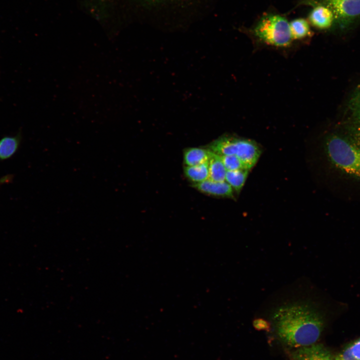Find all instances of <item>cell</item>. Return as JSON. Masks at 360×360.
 Listing matches in <instances>:
<instances>
[{
	"mask_svg": "<svg viewBox=\"0 0 360 360\" xmlns=\"http://www.w3.org/2000/svg\"><path fill=\"white\" fill-rule=\"evenodd\" d=\"M145 20L186 22L198 20L212 8L214 0H133Z\"/></svg>",
	"mask_w": 360,
	"mask_h": 360,
	"instance_id": "3957f363",
	"label": "cell"
},
{
	"mask_svg": "<svg viewBox=\"0 0 360 360\" xmlns=\"http://www.w3.org/2000/svg\"><path fill=\"white\" fill-rule=\"evenodd\" d=\"M220 156L226 170H248L242 162L235 156L224 155Z\"/></svg>",
	"mask_w": 360,
	"mask_h": 360,
	"instance_id": "ac0fdd59",
	"label": "cell"
},
{
	"mask_svg": "<svg viewBox=\"0 0 360 360\" xmlns=\"http://www.w3.org/2000/svg\"><path fill=\"white\" fill-rule=\"evenodd\" d=\"M324 303L296 298L277 306L272 314L276 334L284 344L300 348L316 344L323 331L326 310Z\"/></svg>",
	"mask_w": 360,
	"mask_h": 360,
	"instance_id": "6da1fadb",
	"label": "cell"
},
{
	"mask_svg": "<svg viewBox=\"0 0 360 360\" xmlns=\"http://www.w3.org/2000/svg\"><path fill=\"white\" fill-rule=\"evenodd\" d=\"M208 148L210 151L220 156H237L249 170L256 164L262 152L260 148L254 141L231 136H223L216 139Z\"/></svg>",
	"mask_w": 360,
	"mask_h": 360,
	"instance_id": "5b68a950",
	"label": "cell"
},
{
	"mask_svg": "<svg viewBox=\"0 0 360 360\" xmlns=\"http://www.w3.org/2000/svg\"><path fill=\"white\" fill-rule=\"evenodd\" d=\"M254 35L264 43L277 47H286L293 40L290 22L284 16L266 14L258 21L253 28Z\"/></svg>",
	"mask_w": 360,
	"mask_h": 360,
	"instance_id": "277c9868",
	"label": "cell"
},
{
	"mask_svg": "<svg viewBox=\"0 0 360 360\" xmlns=\"http://www.w3.org/2000/svg\"><path fill=\"white\" fill-rule=\"evenodd\" d=\"M348 108V120L345 124L360 128V88L352 95Z\"/></svg>",
	"mask_w": 360,
	"mask_h": 360,
	"instance_id": "7c38bea8",
	"label": "cell"
},
{
	"mask_svg": "<svg viewBox=\"0 0 360 360\" xmlns=\"http://www.w3.org/2000/svg\"><path fill=\"white\" fill-rule=\"evenodd\" d=\"M249 171L247 169L226 170L225 180L234 190L239 192L244 186Z\"/></svg>",
	"mask_w": 360,
	"mask_h": 360,
	"instance_id": "9a60e30c",
	"label": "cell"
},
{
	"mask_svg": "<svg viewBox=\"0 0 360 360\" xmlns=\"http://www.w3.org/2000/svg\"><path fill=\"white\" fill-rule=\"evenodd\" d=\"M212 154L209 149L190 148L185 150L184 161L186 166H194L208 162Z\"/></svg>",
	"mask_w": 360,
	"mask_h": 360,
	"instance_id": "30bf717a",
	"label": "cell"
},
{
	"mask_svg": "<svg viewBox=\"0 0 360 360\" xmlns=\"http://www.w3.org/2000/svg\"><path fill=\"white\" fill-rule=\"evenodd\" d=\"M308 21L313 26L320 30L331 27L334 21L332 10L324 4L316 5L309 14Z\"/></svg>",
	"mask_w": 360,
	"mask_h": 360,
	"instance_id": "ba28073f",
	"label": "cell"
},
{
	"mask_svg": "<svg viewBox=\"0 0 360 360\" xmlns=\"http://www.w3.org/2000/svg\"><path fill=\"white\" fill-rule=\"evenodd\" d=\"M293 360H334L330 352L322 344H314L296 348Z\"/></svg>",
	"mask_w": 360,
	"mask_h": 360,
	"instance_id": "52a82bcc",
	"label": "cell"
},
{
	"mask_svg": "<svg viewBox=\"0 0 360 360\" xmlns=\"http://www.w3.org/2000/svg\"><path fill=\"white\" fill-rule=\"evenodd\" d=\"M194 186L200 192L215 196L232 198L234 190L226 181L216 182L208 179L195 184Z\"/></svg>",
	"mask_w": 360,
	"mask_h": 360,
	"instance_id": "9c48e42d",
	"label": "cell"
},
{
	"mask_svg": "<svg viewBox=\"0 0 360 360\" xmlns=\"http://www.w3.org/2000/svg\"><path fill=\"white\" fill-rule=\"evenodd\" d=\"M184 174L194 184L202 182L208 179V162L194 166H186Z\"/></svg>",
	"mask_w": 360,
	"mask_h": 360,
	"instance_id": "5bb4252c",
	"label": "cell"
},
{
	"mask_svg": "<svg viewBox=\"0 0 360 360\" xmlns=\"http://www.w3.org/2000/svg\"><path fill=\"white\" fill-rule=\"evenodd\" d=\"M334 360H360V338L341 352Z\"/></svg>",
	"mask_w": 360,
	"mask_h": 360,
	"instance_id": "2e32d148",
	"label": "cell"
},
{
	"mask_svg": "<svg viewBox=\"0 0 360 360\" xmlns=\"http://www.w3.org/2000/svg\"><path fill=\"white\" fill-rule=\"evenodd\" d=\"M18 146V140L13 137H6L0 140V159L4 160L11 156Z\"/></svg>",
	"mask_w": 360,
	"mask_h": 360,
	"instance_id": "e0dca14e",
	"label": "cell"
},
{
	"mask_svg": "<svg viewBox=\"0 0 360 360\" xmlns=\"http://www.w3.org/2000/svg\"><path fill=\"white\" fill-rule=\"evenodd\" d=\"M208 179L216 182L226 181V170L220 156L212 152L208 161Z\"/></svg>",
	"mask_w": 360,
	"mask_h": 360,
	"instance_id": "8fae6325",
	"label": "cell"
},
{
	"mask_svg": "<svg viewBox=\"0 0 360 360\" xmlns=\"http://www.w3.org/2000/svg\"><path fill=\"white\" fill-rule=\"evenodd\" d=\"M324 4L332 12L334 20L347 25L360 17V0H324Z\"/></svg>",
	"mask_w": 360,
	"mask_h": 360,
	"instance_id": "8992f818",
	"label": "cell"
},
{
	"mask_svg": "<svg viewBox=\"0 0 360 360\" xmlns=\"http://www.w3.org/2000/svg\"><path fill=\"white\" fill-rule=\"evenodd\" d=\"M310 22L305 18H300L290 22V30L294 40H302L312 36Z\"/></svg>",
	"mask_w": 360,
	"mask_h": 360,
	"instance_id": "4fadbf2b",
	"label": "cell"
},
{
	"mask_svg": "<svg viewBox=\"0 0 360 360\" xmlns=\"http://www.w3.org/2000/svg\"><path fill=\"white\" fill-rule=\"evenodd\" d=\"M324 150L330 164L345 176L360 180V128L344 124L326 138Z\"/></svg>",
	"mask_w": 360,
	"mask_h": 360,
	"instance_id": "7a4b0ae2",
	"label": "cell"
}]
</instances>
